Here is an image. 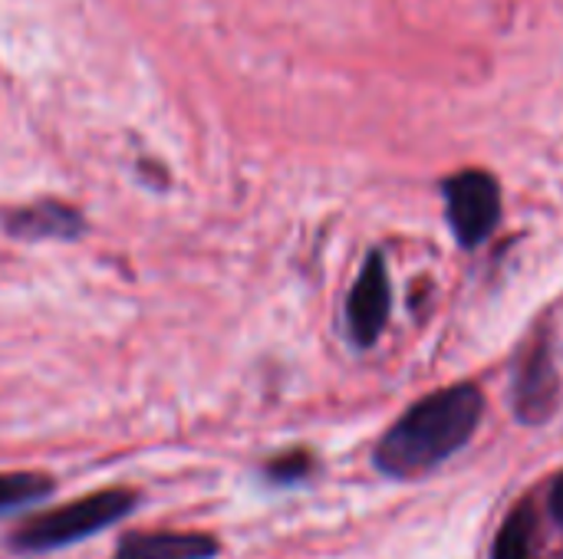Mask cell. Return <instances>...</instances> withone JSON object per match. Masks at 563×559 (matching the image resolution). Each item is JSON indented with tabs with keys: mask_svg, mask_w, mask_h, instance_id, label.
I'll return each mask as SVG.
<instances>
[{
	"mask_svg": "<svg viewBox=\"0 0 563 559\" xmlns=\"http://www.w3.org/2000/svg\"><path fill=\"white\" fill-rule=\"evenodd\" d=\"M313 471V458L307 451H290L264 465V474L271 484H297Z\"/></svg>",
	"mask_w": 563,
	"mask_h": 559,
	"instance_id": "10",
	"label": "cell"
},
{
	"mask_svg": "<svg viewBox=\"0 0 563 559\" xmlns=\"http://www.w3.org/2000/svg\"><path fill=\"white\" fill-rule=\"evenodd\" d=\"M482 412L485 399L475 385H452L426 395L383 435L373 465L386 478H419L472 441Z\"/></svg>",
	"mask_w": 563,
	"mask_h": 559,
	"instance_id": "1",
	"label": "cell"
},
{
	"mask_svg": "<svg viewBox=\"0 0 563 559\" xmlns=\"http://www.w3.org/2000/svg\"><path fill=\"white\" fill-rule=\"evenodd\" d=\"M7 231L26 241H40V237H63V241H76L86 231V221L76 208L59 204V201H36L30 208H20L7 217Z\"/></svg>",
	"mask_w": 563,
	"mask_h": 559,
	"instance_id": "7",
	"label": "cell"
},
{
	"mask_svg": "<svg viewBox=\"0 0 563 559\" xmlns=\"http://www.w3.org/2000/svg\"><path fill=\"white\" fill-rule=\"evenodd\" d=\"M534 517L528 507H518L505 527L498 530L495 537V547H492V559H534Z\"/></svg>",
	"mask_w": 563,
	"mask_h": 559,
	"instance_id": "9",
	"label": "cell"
},
{
	"mask_svg": "<svg viewBox=\"0 0 563 559\" xmlns=\"http://www.w3.org/2000/svg\"><path fill=\"white\" fill-rule=\"evenodd\" d=\"M445 214L462 247H478L501 217V188L488 171L468 168L445 181Z\"/></svg>",
	"mask_w": 563,
	"mask_h": 559,
	"instance_id": "3",
	"label": "cell"
},
{
	"mask_svg": "<svg viewBox=\"0 0 563 559\" xmlns=\"http://www.w3.org/2000/svg\"><path fill=\"white\" fill-rule=\"evenodd\" d=\"M221 557V544L211 534L191 530H135L125 534L112 559H214Z\"/></svg>",
	"mask_w": 563,
	"mask_h": 559,
	"instance_id": "5",
	"label": "cell"
},
{
	"mask_svg": "<svg viewBox=\"0 0 563 559\" xmlns=\"http://www.w3.org/2000/svg\"><path fill=\"white\" fill-rule=\"evenodd\" d=\"M142 504L139 491L132 488H106L89 497H79L73 504H63L56 511L36 514L23 521L10 537L7 547L23 557H40L53 550H66L73 544H82L109 527H115L122 517H129Z\"/></svg>",
	"mask_w": 563,
	"mask_h": 559,
	"instance_id": "2",
	"label": "cell"
},
{
	"mask_svg": "<svg viewBox=\"0 0 563 559\" xmlns=\"http://www.w3.org/2000/svg\"><path fill=\"white\" fill-rule=\"evenodd\" d=\"M56 481L36 471H0V514L26 511L53 494Z\"/></svg>",
	"mask_w": 563,
	"mask_h": 559,
	"instance_id": "8",
	"label": "cell"
},
{
	"mask_svg": "<svg viewBox=\"0 0 563 559\" xmlns=\"http://www.w3.org/2000/svg\"><path fill=\"white\" fill-rule=\"evenodd\" d=\"M548 507H551V514H554V521L563 527V474H558L554 481H551V494H548Z\"/></svg>",
	"mask_w": 563,
	"mask_h": 559,
	"instance_id": "11",
	"label": "cell"
},
{
	"mask_svg": "<svg viewBox=\"0 0 563 559\" xmlns=\"http://www.w3.org/2000/svg\"><path fill=\"white\" fill-rule=\"evenodd\" d=\"M389 320V270L383 254H369L346 300V329L356 346H373Z\"/></svg>",
	"mask_w": 563,
	"mask_h": 559,
	"instance_id": "4",
	"label": "cell"
},
{
	"mask_svg": "<svg viewBox=\"0 0 563 559\" xmlns=\"http://www.w3.org/2000/svg\"><path fill=\"white\" fill-rule=\"evenodd\" d=\"M558 392H561V385H558V372L551 362V349H548V343H538L528 353V359L521 362L518 385H515V409L525 422L538 425L554 412Z\"/></svg>",
	"mask_w": 563,
	"mask_h": 559,
	"instance_id": "6",
	"label": "cell"
}]
</instances>
